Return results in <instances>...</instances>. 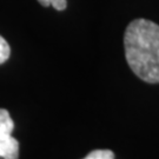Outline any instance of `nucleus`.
<instances>
[{
	"label": "nucleus",
	"instance_id": "obj_4",
	"mask_svg": "<svg viewBox=\"0 0 159 159\" xmlns=\"http://www.w3.org/2000/svg\"><path fill=\"white\" fill-rule=\"evenodd\" d=\"M83 159H114V153L111 150H94Z\"/></svg>",
	"mask_w": 159,
	"mask_h": 159
},
{
	"label": "nucleus",
	"instance_id": "obj_3",
	"mask_svg": "<svg viewBox=\"0 0 159 159\" xmlns=\"http://www.w3.org/2000/svg\"><path fill=\"white\" fill-rule=\"evenodd\" d=\"M14 130V123L7 110L0 108V134L12 133Z\"/></svg>",
	"mask_w": 159,
	"mask_h": 159
},
{
	"label": "nucleus",
	"instance_id": "obj_7",
	"mask_svg": "<svg viewBox=\"0 0 159 159\" xmlns=\"http://www.w3.org/2000/svg\"><path fill=\"white\" fill-rule=\"evenodd\" d=\"M38 2L44 7H48V6H51L52 0H38Z\"/></svg>",
	"mask_w": 159,
	"mask_h": 159
},
{
	"label": "nucleus",
	"instance_id": "obj_1",
	"mask_svg": "<svg viewBox=\"0 0 159 159\" xmlns=\"http://www.w3.org/2000/svg\"><path fill=\"white\" fill-rule=\"evenodd\" d=\"M126 61L139 79L159 83V25L148 19H136L124 34Z\"/></svg>",
	"mask_w": 159,
	"mask_h": 159
},
{
	"label": "nucleus",
	"instance_id": "obj_5",
	"mask_svg": "<svg viewBox=\"0 0 159 159\" xmlns=\"http://www.w3.org/2000/svg\"><path fill=\"white\" fill-rule=\"evenodd\" d=\"M11 56V47L8 43L0 35V65L6 63Z\"/></svg>",
	"mask_w": 159,
	"mask_h": 159
},
{
	"label": "nucleus",
	"instance_id": "obj_6",
	"mask_svg": "<svg viewBox=\"0 0 159 159\" xmlns=\"http://www.w3.org/2000/svg\"><path fill=\"white\" fill-rule=\"evenodd\" d=\"M51 6L57 11H64L67 7V0H52Z\"/></svg>",
	"mask_w": 159,
	"mask_h": 159
},
{
	"label": "nucleus",
	"instance_id": "obj_2",
	"mask_svg": "<svg viewBox=\"0 0 159 159\" xmlns=\"http://www.w3.org/2000/svg\"><path fill=\"white\" fill-rule=\"evenodd\" d=\"M0 158H19V142L12 136V133L0 134Z\"/></svg>",
	"mask_w": 159,
	"mask_h": 159
}]
</instances>
